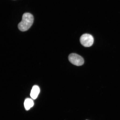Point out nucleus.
<instances>
[{
    "label": "nucleus",
    "mask_w": 120,
    "mask_h": 120,
    "mask_svg": "<svg viewBox=\"0 0 120 120\" xmlns=\"http://www.w3.org/2000/svg\"><path fill=\"white\" fill-rule=\"evenodd\" d=\"M34 20V16L32 14L29 13H24L22 20L18 26L19 29L22 31L27 30L32 26Z\"/></svg>",
    "instance_id": "obj_1"
},
{
    "label": "nucleus",
    "mask_w": 120,
    "mask_h": 120,
    "mask_svg": "<svg viewBox=\"0 0 120 120\" xmlns=\"http://www.w3.org/2000/svg\"><path fill=\"white\" fill-rule=\"evenodd\" d=\"M80 41L81 44L85 47H90L94 43V37L91 34H84L80 37Z\"/></svg>",
    "instance_id": "obj_2"
},
{
    "label": "nucleus",
    "mask_w": 120,
    "mask_h": 120,
    "mask_svg": "<svg viewBox=\"0 0 120 120\" xmlns=\"http://www.w3.org/2000/svg\"><path fill=\"white\" fill-rule=\"evenodd\" d=\"M69 61L74 65L77 66H82L83 64L84 61L82 57L76 53H72L68 56Z\"/></svg>",
    "instance_id": "obj_3"
},
{
    "label": "nucleus",
    "mask_w": 120,
    "mask_h": 120,
    "mask_svg": "<svg viewBox=\"0 0 120 120\" xmlns=\"http://www.w3.org/2000/svg\"><path fill=\"white\" fill-rule=\"evenodd\" d=\"M40 92V89L38 86L34 85L30 93V96L33 99L37 98Z\"/></svg>",
    "instance_id": "obj_4"
},
{
    "label": "nucleus",
    "mask_w": 120,
    "mask_h": 120,
    "mask_svg": "<svg viewBox=\"0 0 120 120\" xmlns=\"http://www.w3.org/2000/svg\"><path fill=\"white\" fill-rule=\"evenodd\" d=\"M34 104L33 101L31 99L29 98H26L24 103L25 109L27 110H29L32 107L34 106Z\"/></svg>",
    "instance_id": "obj_5"
}]
</instances>
